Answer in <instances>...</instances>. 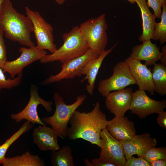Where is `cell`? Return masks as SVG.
I'll return each mask as SVG.
<instances>
[{
    "mask_svg": "<svg viewBox=\"0 0 166 166\" xmlns=\"http://www.w3.org/2000/svg\"><path fill=\"white\" fill-rule=\"evenodd\" d=\"M66 136L70 140L81 138L102 146L100 137L101 131L106 128L108 121L105 114L100 110V104L97 101L90 112H80L76 110L69 121Z\"/></svg>",
    "mask_w": 166,
    "mask_h": 166,
    "instance_id": "cell-1",
    "label": "cell"
},
{
    "mask_svg": "<svg viewBox=\"0 0 166 166\" xmlns=\"http://www.w3.org/2000/svg\"><path fill=\"white\" fill-rule=\"evenodd\" d=\"M0 30L10 40L28 47L35 46L31 38L33 31L31 21L27 15L18 12L10 0H5L2 5Z\"/></svg>",
    "mask_w": 166,
    "mask_h": 166,
    "instance_id": "cell-2",
    "label": "cell"
},
{
    "mask_svg": "<svg viewBox=\"0 0 166 166\" xmlns=\"http://www.w3.org/2000/svg\"><path fill=\"white\" fill-rule=\"evenodd\" d=\"M62 38V45L53 53L44 56L40 60V62L45 64L59 61L63 64L83 55L89 49L77 26L64 34Z\"/></svg>",
    "mask_w": 166,
    "mask_h": 166,
    "instance_id": "cell-3",
    "label": "cell"
},
{
    "mask_svg": "<svg viewBox=\"0 0 166 166\" xmlns=\"http://www.w3.org/2000/svg\"><path fill=\"white\" fill-rule=\"evenodd\" d=\"M86 98L85 95H80L73 103L67 105L58 93H55L53 97L55 106V112L51 117L43 118L42 122L51 126L58 136L66 138L68 124L74 112Z\"/></svg>",
    "mask_w": 166,
    "mask_h": 166,
    "instance_id": "cell-4",
    "label": "cell"
},
{
    "mask_svg": "<svg viewBox=\"0 0 166 166\" xmlns=\"http://www.w3.org/2000/svg\"><path fill=\"white\" fill-rule=\"evenodd\" d=\"M79 27L89 49L101 54L105 50L108 43L106 31L108 26L105 15L103 14L96 18H90Z\"/></svg>",
    "mask_w": 166,
    "mask_h": 166,
    "instance_id": "cell-5",
    "label": "cell"
},
{
    "mask_svg": "<svg viewBox=\"0 0 166 166\" xmlns=\"http://www.w3.org/2000/svg\"><path fill=\"white\" fill-rule=\"evenodd\" d=\"M26 15L31 21L33 26V31L39 49L48 50L53 53L57 49L54 43L53 35V29L52 25L47 22L40 13L32 10L25 6Z\"/></svg>",
    "mask_w": 166,
    "mask_h": 166,
    "instance_id": "cell-6",
    "label": "cell"
},
{
    "mask_svg": "<svg viewBox=\"0 0 166 166\" xmlns=\"http://www.w3.org/2000/svg\"><path fill=\"white\" fill-rule=\"evenodd\" d=\"M113 73L109 78L100 81L98 91L103 97L112 91L122 90L130 85L136 84L127 64L120 61L113 68Z\"/></svg>",
    "mask_w": 166,
    "mask_h": 166,
    "instance_id": "cell-7",
    "label": "cell"
},
{
    "mask_svg": "<svg viewBox=\"0 0 166 166\" xmlns=\"http://www.w3.org/2000/svg\"><path fill=\"white\" fill-rule=\"evenodd\" d=\"M100 54L89 49L83 55L62 64L61 71L55 75H51L42 83L46 85L59 81L64 79H73L81 77V71L90 60L98 57Z\"/></svg>",
    "mask_w": 166,
    "mask_h": 166,
    "instance_id": "cell-8",
    "label": "cell"
},
{
    "mask_svg": "<svg viewBox=\"0 0 166 166\" xmlns=\"http://www.w3.org/2000/svg\"><path fill=\"white\" fill-rule=\"evenodd\" d=\"M102 146L99 158L114 166H124L126 161L122 144L112 136L106 128L101 132Z\"/></svg>",
    "mask_w": 166,
    "mask_h": 166,
    "instance_id": "cell-9",
    "label": "cell"
},
{
    "mask_svg": "<svg viewBox=\"0 0 166 166\" xmlns=\"http://www.w3.org/2000/svg\"><path fill=\"white\" fill-rule=\"evenodd\" d=\"M30 97L29 101L26 107L20 112L16 114L11 115V118L17 122H19L25 119L32 124H38L45 125L38 114L37 108L39 105H42L48 112L52 110V107L53 101H47L39 96L37 88L32 85L30 92Z\"/></svg>",
    "mask_w": 166,
    "mask_h": 166,
    "instance_id": "cell-10",
    "label": "cell"
},
{
    "mask_svg": "<svg viewBox=\"0 0 166 166\" xmlns=\"http://www.w3.org/2000/svg\"><path fill=\"white\" fill-rule=\"evenodd\" d=\"M166 107L165 100L152 99L147 95L145 91L139 89L133 93L129 110L132 113L143 118L152 114L163 112Z\"/></svg>",
    "mask_w": 166,
    "mask_h": 166,
    "instance_id": "cell-11",
    "label": "cell"
},
{
    "mask_svg": "<svg viewBox=\"0 0 166 166\" xmlns=\"http://www.w3.org/2000/svg\"><path fill=\"white\" fill-rule=\"evenodd\" d=\"M20 56L15 60L6 61L2 67L5 73H8L12 79L16 75L22 74L23 69L33 62L40 60L47 54L45 50L39 49L36 46L27 48L22 47L19 49Z\"/></svg>",
    "mask_w": 166,
    "mask_h": 166,
    "instance_id": "cell-12",
    "label": "cell"
},
{
    "mask_svg": "<svg viewBox=\"0 0 166 166\" xmlns=\"http://www.w3.org/2000/svg\"><path fill=\"white\" fill-rule=\"evenodd\" d=\"M120 141L126 160L134 154L139 157L143 158L148 150L152 147H155L157 144L156 139L152 138L147 133L139 135L135 134L129 140Z\"/></svg>",
    "mask_w": 166,
    "mask_h": 166,
    "instance_id": "cell-13",
    "label": "cell"
},
{
    "mask_svg": "<svg viewBox=\"0 0 166 166\" xmlns=\"http://www.w3.org/2000/svg\"><path fill=\"white\" fill-rule=\"evenodd\" d=\"M133 93L131 88L109 93L105 97L107 109L115 116H124L125 113L130 109Z\"/></svg>",
    "mask_w": 166,
    "mask_h": 166,
    "instance_id": "cell-14",
    "label": "cell"
},
{
    "mask_svg": "<svg viewBox=\"0 0 166 166\" xmlns=\"http://www.w3.org/2000/svg\"><path fill=\"white\" fill-rule=\"evenodd\" d=\"M138 85L139 89L148 91L151 95L155 93L151 69L140 61L129 57L124 60Z\"/></svg>",
    "mask_w": 166,
    "mask_h": 166,
    "instance_id": "cell-15",
    "label": "cell"
},
{
    "mask_svg": "<svg viewBox=\"0 0 166 166\" xmlns=\"http://www.w3.org/2000/svg\"><path fill=\"white\" fill-rule=\"evenodd\" d=\"M106 128L112 136L120 141L129 140L136 133L134 123L124 116H115L108 121Z\"/></svg>",
    "mask_w": 166,
    "mask_h": 166,
    "instance_id": "cell-16",
    "label": "cell"
},
{
    "mask_svg": "<svg viewBox=\"0 0 166 166\" xmlns=\"http://www.w3.org/2000/svg\"><path fill=\"white\" fill-rule=\"evenodd\" d=\"M142 44L137 45L132 48L129 57L141 61H145L146 66L154 65L161 58L159 48L156 44L152 43L151 39L143 41Z\"/></svg>",
    "mask_w": 166,
    "mask_h": 166,
    "instance_id": "cell-17",
    "label": "cell"
},
{
    "mask_svg": "<svg viewBox=\"0 0 166 166\" xmlns=\"http://www.w3.org/2000/svg\"><path fill=\"white\" fill-rule=\"evenodd\" d=\"M118 43V42L109 49L105 50L98 57L89 61L82 68L81 73L85 76L80 82H82L85 80H87L86 89L90 95L93 94L96 77L104 60Z\"/></svg>",
    "mask_w": 166,
    "mask_h": 166,
    "instance_id": "cell-18",
    "label": "cell"
},
{
    "mask_svg": "<svg viewBox=\"0 0 166 166\" xmlns=\"http://www.w3.org/2000/svg\"><path fill=\"white\" fill-rule=\"evenodd\" d=\"M34 142L42 151H56L60 149L58 136L52 128L45 125L35 128L32 134Z\"/></svg>",
    "mask_w": 166,
    "mask_h": 166,
    "instance_id": "cell-19",
    "label": "cell"
},
{
    "mask_svg": "<svg viewBox=\"0 0 166 166\" xmlns=\"http://www.w3.org/2000/svg\"><path fill=\"white\" fill-rule=\"evenodd\" d=\"M136 2L140 10L142 21V34L138 40L142 42L151 39L156 23V18L149 10L146 0H136Z\"/></svg>",
    "mask_w": 166,
    "mask_h": 166,
    "instance_id": "cell-20",
    "label": "cell"
},
{
    "mask_svg": "<svg viewBox=\"0 0 166 166\" xmlns=\"http://www.w3.org/2000/svg\"><path fill=\"white\" fill-rule=\"evenodd\" d=\"M2 164L4 166H44V161L37 155L29 152L21 156L5 158Z\"/></svg>",
    "mask_w": 166,
    "mask_h": 166,
    "instance_id": "cell-21",
    "label": "cell"
},
{
    "mask_svg": "<svg viewBox=\"0 0 166 166\" xmlns=\"http://www.w3.org/2000/svg\"><path fill=\"white\" fill-rule=\"evenodd\" d=\"M154 92L161 96L166 94V65L156 63L152 70Z\"/></svg>",
    "mask_w": 166,
    "mask_h": 166,
    "instance_id": "cell-22",
    "label": "cell"
},
{
    "mask_svg": "<svg viewBox=\"0 0 166 166\" xmlns=\"http://www.w3.org/2000/svg\"><path fill=\"white\" fill-rule=\"evenodd\" d=\"M50 160L54 166H74L71 149L69 145L63 147L61 149L52 151Z\"/></svg>",
    "mask_w": 166,
    "mask_h": 166,
    "instance_id": "cell-23",
    "label": "cell"
},
{
    "mask_svg": "<svg viewBox=\"0 0 166 166\" xmlns=\"http://www.w3.org/2000/svg\"><path fill=\"white\" fill-rule=\"evenodd\" d=\"M32 126L33 124L26 121L18 130L0 145V164L3 162L6 154L10 146L23 134L29 131Z\"/></svg>",
    "mask_w": 166,
    "mask_h": 166,
    "instance_id": "cell-24",
    "label": "cell"
},
{
    "mask_svg": "<svg viewBox=\"0 0 166 166\" xmlns=\"http://www.w3.org/2000/svg\"><path fill=\"white\" fill-rule=\"evenodd\" d=\"M162 10L161 21L156 23L152 39L159 40L161 45L166 42V2L162 5Z\"/></svg>",
    "mask_w": 166,
    "mask_h": 166,
    "instance_id": "cell-25",
    "label": "cell"
},
{
    "mask_svg": "<svg viewBox=\"0 0 166 166\" xmlns=\"http://www.w3.org/2000/svg\"><path fill=\"white\" fill-rule=\"evenodd\" d=\"M143 158L150 163L157 160L166 159V148L152 147L147 152Z\"/></svg>",
    "mask_w": 166,
    "mask_h": 166,
    "instance_id": "cell-26",
    "label": "cell"
},
{
    "mask_svg": "<svg viewBox=\"0 0 166 166\" xmlns=\"http://www.w3.org/2000/svg\"><path fill=\"white\" fill-rule=\"evenodd\" d=\"M3 71V69L0 68V91L2 89H9L18 85L21 83L22 74L18 75L14 79H6Z\"/></svg>",
    "mask_w": 166,
    "mask_h": 166,
    "instance_id": "cell-27",
    "label": "cell"
},
{
    "mask_svg": "<svg viewBox=\"0 0 166 166\" xmlns=\"http://www.w3.org/2000/svg\"><path fill=\"white\" fill-rule=\"evenodd\" d=\"M166 2V0H147V4L149 8L153 9L156 18H160L162 14V4Z\"/></svg>",
    "mask_w": 166,
    "mask_h": 166,
    "instance_id": "cell-28",
    "label": "cell"
},
{
    "mask_svg": "<svg viewBox=\"0 0 166 166\" xmlns=\"http://www.w3.org/2000/svg\"><path fill=\"white\" fill-rule=\"evenodd\" d=\"M4 35L3 32L0 30V68H2L7 61L6 49Z\"/></svg>",
    "mask_w": 166,
    "mask_h": 166,
    "instance_id": "cell-29",
    "label": "cell"
},
{
    "mask_svg": "<svg viewBox=\"0 0 166 166\" xmlns=\"http://www.w3.org/2000/svg\"><path fill=\"white\" fill-rule=\"evenodd\" d=\"M124 166H150V163L143 157L136 158L132 156L126 160Z\"/></svg>",
    "mask_w": 166,
    "mask_h": 166,
    "instance_id": "cell-30",
    "label": "cell"
},
{
    "mask_svg": "<svg viewBox=\"0 0 166 166\" xmlns=\"http://www.w3.org/2000/svg\"><path fill=\"white\" fill-rule=\"evenodd\" d=\"M85 164L88 166H114L111 164L106 162L99 158H95L92 159L91 162L86 159L85 160Z\"/></svg>",
    "mask_w": 166,
    "mask_h": 166,
    "instance_id": "cell-31",
    "label": "cell"
},
{
    "mask_svg": "<svg viewBox=\"0 0 166 166\" xmlns=\"http://www.w3.org/2000/svg\"><path fill=\"white\" fill-rule=\"evenodd\" d=\"M157 122L161 127L166 128V112H163L158 114L157 118Z\"/></svg>",
    "mask_w": 166,
    "mask_h": 166,
    "instance_id": "cell-32",
    "label": "cell"
},
{
    "mask_svg": "<svg viewBox=\"0 0 166 166\" xmlns=\"http://www.w3.org/2000/svg\"><path fill=\"white\" fill-rule=\"evenodd\" d=\"M150 163V166H166V159L157 160Z\"/></svg>",
    "mask_w": 166,
    "mask_h": 166,
    "instance_id": "cell-33",
    "label": "cell"
},
{
    "mask_svg": "<svg viewBox=\"0 0 166 166\" xmlns=\"http://www.w3.org/2000/svg\"><path fill=\"white\" fill-rule=\"evenodd\" d=\"M161 58L160 60L161 63L164 65H166V45L162 47L161 49Z\"/></svg>",
    "mask_w": 166,
    "mask_h": 166,
    "instance_id": "cell-34",
    "label": "cell"
},
{
    "mask_svg": "<svg viewBox=\"0 0 166 166\" xmlns=\"http://www.w3.org/2000/svg\"><path fill=\"white\" fill-rule=\"evenodd\" d=\"M59 5L63 4L66 0H54Z\"/></svg>",
    "mask_w": 166,
    "mask_h": 166,
    "instance_id": "cell-35",
    "label": "cell"
},
{
    "mask_svg": "<svg viewBox=\"0 0 166 166\" xmlns=\"http://www.w3.org/2000/svg\"><path fill=\"white\" fill-rule=\"evenodd\" d=\"M130 3L132 4H134L136 0H127Z\"/></svg>",
    "mask_w": 166,
    "mask_h": 166,
    "instance_id": "cell-36",
    "label": "cell"
},
{
    "mask_svg": "<svg viewBox=\"0 0 166 166\" xmlns=\"http://www.w3.org/2000/svg\"><path fill=\"white\" fill-rule=\"evenodd\" d=\"M5 0H0V10L2 3Z\"/></svg>",
    "mask_w": 166,
    "mask_h": 166,
    "instance_id": "cell-37",
    "label": "cell"
}]
</instances>
